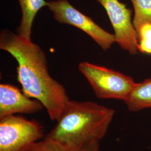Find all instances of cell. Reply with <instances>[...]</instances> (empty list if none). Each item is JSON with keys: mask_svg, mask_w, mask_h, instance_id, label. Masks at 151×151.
Returning a JSON list of instances; mask_svg holds the SVG:
<instances>
[{"mask_svg": "<svg viewBox=\"0 0 151 151\" xmlns=\"http://www.w3.org/2000/svg\"><path fill=\"white\" fill-rule=\"evenodd\" d=\"M0 49L17 60V79L27 97L43 105L52 121H57L70 100L65 87L49 74L46 55L32 40L8 29L0 34Z\"/></svg>", "mask_w": 151, "mask_h": 151, "instance_id": "cell-1", "label": "cell"}, {"mask_svg": "<svg viewBox=\"0 0 151 151\" xmlns=\"http://www.w3.org/2000/svg\"><path fill=\"white\" fill-rule=\"evenodd\" d=\"M115 110L90 101L69 100L47 138L69 151H82L99 144L113 119Z\"/></svg>", "mask_w": 151, "mask_h": 151, "instance_id": "cell-2", "label": "cell"}, {"mask_svg": "<svg viewBox=\"0 0 151 151\" xmlns=\"http://www.w3.org/2000/svg\"><path fill=\"white\" fill-rule=\"evenodd\" d=\"M78 70L99 99H114L124 101L135 83L128 76L87 62L80 63Z\"/></svg>", "mask_w": 151, "mask_h": 151, "instance_id": "cell-3", "label": "cell"}, {"mask_svg": "<svg viewBox=\"0 0 151 151\" xmlns=\"http://www.w3.org/2000/svg\"><path fill=\"white\" fill-rule=\"evenodd\" d=\"M43 135L35 120L12 115L0 119V151H22Z\"/></svg>", "mask_w": 151, "mask_h": 151, "instance_id": "cell-4", "label": "cell"}, {"mask_svg": "<svg viewBox=\"0 0 151 151\" xmlns=\"http://www.w3.org/2000/svg\"><path fill=\"white\" fill-rule=\"evenodd\" d=\"M49 10L56 21L77 27L106 51L116 43L114 35L99 26L90 17L82 14L70 4L68 0H55L48 2Z\"/></svg>", "mask_w": 151, "mask_h": 151, "instance_id": "cell-5", "label": "cell"}, {"mask_svg": "<svg viewBox=\"0 0 151 151\" xmlns=\"http://www.w3.org/2000/svg\"><path fill=\"white\" fill-rule=\"evenodd\" d=\"M105 9L114 31L116 43L130 54H137L138 36L132 22V11L119 0H96Z\"/></svg>", "mask_w": 151, "mask_h": 151, "instance_id": "cell-6", "label": "cell"}, {"mask_svg": "<svg viewBox=\"0 0 151 151\" xmlns=\"http://www.w3.org/2000/svg\"><path fill=\"white\" fill-rule=\"evenodd\" d=\"M37 100H32L12 85H0V119L15 114H34L43 109Z\"/></svg>", "mask_w": 151, "mask_h": 151, "instance_id": "cell-7", "label": "cell"}, {"mask_svg": "<svg viewBox=\"0 0 151 151\" xmlns=\"http://www.w3.org/2000/svg\"><path fill=\"white\" fill-rule=\"evenodd\" d=\"M22 10V17L17 29V34L31 40L32 24L35 17L40 9L48 6L45 0H18Z\"/></svg>", "mask_w": 151, "mask_h": 151, "instance_id": "cell-8", "label": "cell"}, {"mask_svg": "<svg viewBox=\"0 0 151 151\" xmlns=\"http://www.w3.org/2000/svg\"><path fill=\"white\" fill-rule=\"evenodd\" d=\"M124 103L133 112L151 108V78L135 83Z\"/></svg>", "mask_w": 151, "mask_h": 151, "instance_id": "cell-9", "label": "cell"}, {"mask_svg": "<svg viewBox=\"0 0 151 151\" xmlns=\"http://www.w3.org/2000/svg\"><path fill=\"white\" fill-rule=\"evenodd\" d=\"M134 7L133 25L138 34L140 29L147 24L151 23V0H130Z\"/></svg>", "mask_w": 151, "mask_h": 151, "instance_id": "cell-10", "label": "cell"}, {"mask_svg": "<svg viewBox=\"0 0 151 151\" xmlns=\"http://www.w3.org/2000/svg\"><path fill=\"white\" fill-rule=\"evenodd\" d=\"M22 151H69L58 142L48 138L37 141Z\"/></svg>", "mask_w": 151, "mask_h": 151, "instance_id": "cell-11", "label": "cell"}, {"mask_svg": "<svg viewBox=\"0 0 151 151\" xmlns=\"http://www.w3.org/2000/svg\"><path fill=\"white\" fill-rule=\"evenodd\" d=\"M138 50L143 53L151 54V23L147 24L140 29L138 34Z\"/></svg>", "mask_w": 151, "mask_h": 151, "instance_id": "cell-12", "label": "cell"}, {"mask_svg": "<svg viewBox=\"0 0 151 151\" xmlns=\"http://www.w3.org/2000/svg\"><path fill=\"white\" fill-rule=\"evenodd\" d=\"M82 151H101L99 149V144L96 145L95 146H91L86 150Z\"/></svg>", "mask_w": 151, "mask_h": 151, "instance_id": "cell-13", "label": "cell"}]
</instances>
